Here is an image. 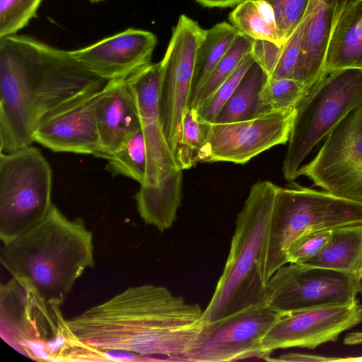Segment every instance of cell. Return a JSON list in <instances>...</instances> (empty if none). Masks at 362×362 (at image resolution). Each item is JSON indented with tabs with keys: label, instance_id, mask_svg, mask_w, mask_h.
Masks as SVG:
<instances>
[{
	"label": "cell",
	"instance_id": "6da1fadb",
	"mask_svg": "<svg viewBox=\"0 0 362 362\" xmlns=\"http://www.w3.org/2000/svg\"><path fill=\"white\" fill-rule=\"evenodd\" d=\"M204 310L167 288L130 286L66 323L82 344L132 353L143 361H180L203 324Z\"/></svg>",
	"mask_w": 362,
	"mask_h": 362
},
{
	"label": "cell",
	"instance_id": "7a4b0ae2",
	"mask_svg": "<svg viewBox=\"0 0 362 362\" xmlns=\"http://www.w3.org/2000/svg\"><path fill=\"white\" fill-rule=\"evenodd\" d=\"M108 81L86 69L70 51L26 35L0 38V151L32 146L41 118Z\"/></svg>",
	"mask_w": 362,
	"mask_h": 362
},
{
	"label": "cell",
	"instance_id": "3957f363",
	"mask_svg": "<svg viewBox=\"0 0 362 362\" xmlns=\"http://www.w3.org/2000/svg\"><path fill=\"white\" fill-rule=\"evenodd\" d=\"M93 249L83 219L68 218L53 204L40 223L3 244L0 260L13 278L62 306L76 281L94 267Z\"/></svg>",
	"mask_w": 362,
	"mask_h": 362
},
{
	"label": "cell",
	"instance_id": "277c9868",
	"mask_svg": "<svg viewBox=\"0 0 362 362\" xmlns=\"http://www.w3.org/2000/svg\"><path fill=\"white\" fill-rule=\"evenodd\" d=\"M278 187L268 180L259 181L251 187L235 221L223 273L203 312L204 322H212L266 302L259 263Z\"/></svg>",
	"mask_w": 362,
	"mask_h": 362
},
{
	"label": "cell",
	"instance_id": "5b68a950",
	"mask_svg": "<svg viewBox=\"0 0 362 362\" xmlns=\"http://www.w3.org/2000/svg\"><path fill=\"white\" fill-rule=\"evenodd\" d=\"M362 224V204L326 191L298 185L279 187L260 257L264 286L281 266L286 252L301 235L316 230Z\"/></svg>",
	"mask_w": 362,
	"mask_h": 362
},
{
	"label": "cell",
	"instance_id": "8992f818",
	"mask_svg": "<svg viewBox=\"0 0 362 362\" xmlns=\"http://www.w3.org/2000/svg\"><path fill=\"white\" fill-rule=\"evenodd\" d=\"M61 307L12 277L0 287L1 337L35 361H76L81 344Z\"/></svg>",
	"mask_w": 362,
	"mask_h": 362
},
{
	"label": "cell",
	"instance_id": "52a82bcc",
	"mask_svg": "<svg viewBox=\"0 0 362 362\" xmlns=\"http://www.w3.org/2000/svg\"><path fill=\"white\" fill-rule=\"evenodd\" d=\"M362 105V69L326 72L297 107L282 165L294 181L303 161L351 112Z\"/></svg>",
	"mask_w": 362,
	"mask_h": 362
},
{
	"label": "cell",
	"instance_id": "ba28073f",
	"mask_svg": "<svg viewBox=\"0 0 362 362\" xmlns=\"http://www.w3.org/2000/svg\"><path fill=\"white\" fill-rule=\"evenodd\" d=\"M52 168L37 147L0 153V240L6 244L40 223L49 213Z\"/></svg>",
	"mask_w": 362,
	"mask_h": 362
},
{
	"label": "cell",
	"instance_id": "9c48e42d",
	"mask_svg": "<svg viewBox=\"0 0 362 362\" xmlns=\"http://www.w3.org/2000/svg\"><path fill=\"white\" fill-rule=\"evenodd\" d=\"M281 313L267 302L206 322L180 361L226 362L265 359L262 340Z\"/></svg>",
	"mask_w": 362,
	"mask_h": 362
},
{
	"label": "cell",
	"instance_id": "30bf717a",
	"mask_svg": "<svg viewBox=\"0 0 362 362\" xmlns=\"http://www.w3.org/2000/svg\"><path fill=\"white\" fill-rule=\"evenodd\" d=\"M297 175L324 191L362 204V105L336 126Z\"/></svg>",
	"mask_w": 362,
	"mask_h": 362
},
{
	"label": "cell",
	"instance_id": "8fae6325",
	"mask_svg": "<svg viewBox=\"0 0 362 362\" xmlns=\"http://www.w3.org/2000/svg\"><path fill=\"white\" fill-rule=\"evenodd\" d=\"M361 280L340 272L288 263L281 266L266 286V302L279 313L332 305L356 299Z\"/></svg>",
	"mask_w": 362,
	"mask_h": 362
},
{
	"label": "cell",
	"instance_id": "7c38bea8",
	"mask_svg": "<svg viewBox=\"0 0 362 362\" xmlns=\"http://www.w3.org/2000/svg\"><path fill=\"white\" fill-rule=\"evenodd\" d=\"M296 114L297 108H293L233 122L209 123L201 119L205 139L200 162L245 164L273 146L285 144Z\"/></svg>",
	"mask_w": 362,
	"mask_h": 362
},
{
	"label": "cell",
	"instance_id": "4fadbf2b",
	"mask_svg": "<svg viewBox=\"0 0 362 362\" xmlns=\"http://www.w3.org/2000/svg\"><path fill=\"white\" fill-rule=\"evenodd\" d=\"M204 31L197 21L181 15L160 61L158 107L163 131L173 154L183 112L190 105L196 54Z\"/></svg>",
	"mask_w": 362,
	"mask_h": 362
},
{
	"label": "cell",
	"instance_id": "5bb4252c",
	"mask_svg": "<svg viewBox=\"0 0 362 362\" xmlns=\"http://www.w3.org/2000/svg\"><path fill=\"white\" fill-rule=\"evenodd\" d=\"M362 322V305L351 303L281 313L262 340L266 360L276 349L307 348L336 341L339 335Z\"/></svg>",
	"mask_w": 362,
	"mask_h": 362
},
{
	"label": "cell",
	"instance_id": "9a60e30c",
	"mask_svg": "<svg viewBox=\"0 0 362 362\" xmlns=\"http://www.w3.org/2000/svg\"><path fill=\"white\" fill-rule=\"evenodd\" d=\"M161 63L138 70L127 78L135 98L141 124L146 151V173L144 185L134 197L146 196L168 186L170 177L182 170L165 137L158 107Z\"/></svg>",
	"mask_w": 362,
	"mask_h": 362
},
{
	"label": "cell",
	"instance_id": "2e32d148",
	"mask_svg": "<svg viewBox=\"0 0 362 362\" xmlns=\"http://www.w3.org/2000/svg\"><path fill=\"white\" fill-rule=\"evenodd\" d=\"M101 90L79 95L45 115L34 131V142L54 152L95 156L100 144L96 105Z\"/></svg>",
	"mask_w": 362,
	"mask_h": 362
},
{
	"label": "cell",
	"instance_id": "e0dca14e",
	"mask_svg": "<svg viewBox=\"0 0 362 362\" xmlns=\"http://www.w3.org/2000/svg\"><path fill=\"white\" fill-rule=\"evenodd\" d=\"M157 43L153 33L131 28L70 53L89 71L110 81L127 78L151 64Z\"/></svg>",
	"mask_w": 362,
	"mask_h": 362
},
{
	"label": "cell",
	"instance_id": "ac0fdd59",
	"mask_svg": "<svg viewBox=\"0 0 362 362\" xmlns=\"http://www.w3.org/2000/svg\"><path fill=\"white\" fill-rule=\"evenodd\" d=\"M96 119L100 144L94 156L108 160L141 129L139 109L127 78L107 82L97 103Z\"/></svg>",
	"mask_w": 362,
	"mask_h": 362
},
{
	"label": "cell",
	"instance_id": "d6986e66",
	"mask_svg": "<svg viewBox=\"0 0 362 362\" xmlns=\"http://www.w3.org/2000/svg\"><path fill=\"white\" fill-rule=\"evenodd\" d=\"M349 0H310L305 16L300 51L293 78L309 89L324 75L328 42Z\"/></svg>",
	"mask_w": 362,
	"mask_h": 362
},
{
	"label": "cell",
	"instance_id": "ffe728a7",
	"mask_svg": "<svg viewBox=\"0 0 362 362\" xmlns=\"http://www.w3.org/2000/svg\"><path fill=\"white\" fill-rule=\"evenodd\" d=\"M362 69V0H349L331 33L324 74L344 69Z\"/></svg>",
	"mask_w": 362,
	"mask_h": 362
},
{
	"label": "cell",
	"instance_id": "44dd1931",
	"mask_svg": "<svg viewBox=\"0 0 362 362\" xmlns=\"http://www.w3.org/2000/svg\"><path fill=\"white\" fill-rule=\"evenodd\" d=\"M302 264L353 275L362 280V224L334 228L321 252Z\"/></svg>",
	"mask_w": 362,
	"mask_h": 362
},
{
	"label": "cell",
	"instance_id": "7402d4cb",
	"mask_svg": "<svg viewBox=\"0 0 362 362\" xmlns=\"http://www.w3.org/2000/svg\"><path fill=\"white\" fill-rule=\"evenodd\" d=\"M238 33V30L232 24L226 22L217 23L205 30L196 54L191 88V101L194 95L204 86Z\"/></svg>",
	"mask_w": 362,
	"mask_h": 362
},
{
	"label": "cell",
	"instance_id": "603a6c76",
	"mask_svg": "<svg viewBox=\"0 0 362 362\" xmlns=\"http://www.w3.org/2000/svg\"><path fill=\"white\" fill-rule=\"evenodd\" d=\"M231 24L239 33L253 40H263L282 45L274 13L262 0H244L229 14Z\"/></svg>",
	"mask_w": 362,
	"mask_h": 362
},
{
	"label": "cell",
	"instance_id": "cb8c5ba5",
	"mask_svg": "<svg viewBox=\"0 0 362 362\" xmlns=\"http://www.w3.org/2000/svg\"><path fill=\"white\" fill-rule=\"evenodd\" d=\"M267 78L255 60L214 122H233L257 116L259 92Z\"/></svg>",
	"mask_w": 362,
	"mask_h": 362
},
{
	"label": "cell",
	"instance_id": "d4e9b609",
	"mask_svg": "<svg viewBox=\"0 0 362 362\" xmlns=\"http://www.w3.org/2000/svg\"><path fill=\"white\" fill-rule=\"evenodd\" d=\"M310 90L295 78H267L259 92L257 115L297 108Z\"/></svg>",
	"mask_w": 362,
	"mask_h": 362
},
{
	"label": "cell",
	"instance_id": "484cf974",
	"mask_svg": "<svg viewBox=\"0 0 362 362\" xmlns=\"http://www.w3.org/2000/svg\"><path fill=\"white\" fill-rule=\"evenodd\" d=\"M254 40L240 33L231 47L212 71L204 86L194 95L189 107L197 110L239 66L245 57L251 52Z\"/></svg>",
	"mask_w": 362,
	"mask_h": 362
},
{
	"label": "cell",
	"instance_id": "4316f807",
	"mask_svg": "<svg viewBox=\"0 0 362 362\" xmlns=\"http://www.w3.org/2000/svg\"><path fill=\"white\" fill-rule=\"evenodd\" d=\"M205 139L202 121L197 111L185 107L181 120L180 136L174 152L175 160L182 170H188L200 162V153Z\"/></svg>",
	"mask_w": 362,
	"mask_h": 362
},
{
	"label": "cell",
	"instance_id": "83f0119b",
	"mask_svg": "<svg viewBox=\"0 0 362 362\" xmlns=\"http://www.w3.org/2000/svg\"><path fill=\"white\" fill-rule=\"evenodd\" d=\"M105 169L112 176L123 175L144 185L146 173V151L141 129L110 158Z\"/></svg>",
	"mask_w": 362,
	"mask_h": 362
},
{
	"label": "cell",
	"instance_id": "f1b7e54d",
	"mask_svg": "<svg viewBox=\"0 0 362 362\" xmlns=\"http://www.w3.org/2000/svg\"><path fill=\"white\" fill-rule=\"evenodd\" d=\"M254 62L255 59L250 52L245 57L233 74L196 110L200 119L209 123L215 122Z\"/></svg>",
	"mask_w": 362,
	"mask_h": 362
},
{
	"label": "cell",
	"instance_id": "f546056e",
	"mask_svg": "<svg viewBox=\"0 0 362 362\" xmlns=\"http://www.w3.org/2000/svg\"><path fill=\"white\" fill-rule=\"evenodd\" d=\"M42 0H0V38L16 35L37 17Z\"/></svg>",
	"mask_w": 362,
	"mask_h": 362
},
{
	"label": "cell",
	"instance_id": "4dcf8cb0",
	"mask_svg": "<svg viewBox=\"0 0 362 362\" xmlns=\"http://www.w3.org/2000/svg\"><path fill=\"white\" fill-rule=\"evenodd\" d=\"M273 9L279 39L285 43L302 21L310 0H262Z\"/></svg>",
	"mask_w": 362,
	"mask_h": 362
},
{
	"label": "cell",
	"instance_id": "1f68e13d",
	"mask_svg": "<svg viewBox=\"0 0 362 362\" xmlns=\"http://www.w3.org/2000/svg\"><path fill=\"white\" fill-rule=\"evenodd\" d=\"M332 231V230L313 231L297 238L287 250V264H303L316 256L329 240Z\"/></svg>",
	"mask_w": 362,
	"mask_h": 362
},
{
	"label": "cell",
	"instance_id": "d6a6232c",
	"mask_svg": "<svg viewBox=\"0 0 362 362\" xmlns=\"http://www.w3.org/2000/svg\"><path fill=\"white\" fill-rule=\"evenodd\" d=\"M303 28L304 20L303 18L300 23L284 43L276 68L268 78H293L300 51Z\"/></svg>",
	"mask_w": 362,
	"mask_h": 362
},
{
	"label": "cell",
	"instance_id": "836d02e7",
	"mask_svg": "<svg viewBox=\"0 0 362 362\" xmlns=\"http://www.w3.org/2000/svg\"><path fill=\"white\" fill-rule=\"evenodd\" d=\"M284 45H279L273 42L263 40L253 41L251 53L268 78L272 76L276 68Z\"/></svg>",
	"mask_w": 362,
	"mask_h": 362
},
{
	"label": "cell",
	"instance_id": "e575fe53",
	"mask_svg": "<svg viewBox=\"0 0 362 362\" xmlns=\"http://www.w3.org/2000/svg\"><path fill=\"white\" fill-rule=\"evenodd\" d=\"M266 361L292 362H325L341 361V358L310 355L301 353L289 352L279 356L277 358H272L271 357H269L266 359Z\"/></svg>",
	"mask_w": 362,
	"mask_h": 362
},
{
	"label": "cell",
	"instance_id": "d590c367",
	"mask_svg": "<svg viewBox=\"0 0 362 362\" xmlns=\"http://www.w3.org/2000/svg\"><path fill=\"white\" fill-rule=\"evenodd\" d=\"M198 3L209 8H226L238 5L244 0H196Z\"/></svg>",
	"mask_w": 362,
	"mask_h": 362
},
{
	"label": "cell",
	"instance_id": "8d00e7d4",
	"mask_svg": "<svg viewBox=\"0 0 362 362\" xmlns=\"http://www.w3.org/2000/svg\"><path fill=\"white\" fill-rule=\"evenodd\" d=\"M346 344H355L362 343V332L352 333L348 334L344 341Z\"/></svg>",
	"mask_w": 362,
	"mask_h": 362
},
{
	"label": "cell",
	"instance_id": "74e56055",
	"mask_svg": "<svg viewBox=\"0 0 362 362\" xmlns=\"http://www.w3.org/2000/svg\"><path fill=\"white\" fill-rule=\"evenodd\" d=\"M362 361V356L353 357V358H351V357L343 358L342 361Z\"/></svg>",
	"mask_w": 362,
	"mask_h": 362
},
{
	"label": "cell",
	"instance_id": "f35d334b",
	"mask_svg": "<svg viewBox=\"0 0 362 362\" xmlns=\"http://www.w3.org/2000/svg\"><path fill=\"white\" fill-rule=\"evenodd\" d=\"M91 3H98L105 0H89Z\"/></svg>",
	"mask_w": 362,
	"mask_h": 362
},
{
	"label": "cell",
	"instance_id": "ab89813d",
	"mask_svg": "<svg viewBox=\"0 0 362 362\" xmlns=\"http://www.w3.org/2000/svg\"><path fill=\"white\" fill-rule=\"evenodd\" d=\"M360 293L362 295V280L361 281V291H360Z\"/></svg>",
	"mask_w": 362,
	"mask_h": 362
}]
</instances>
